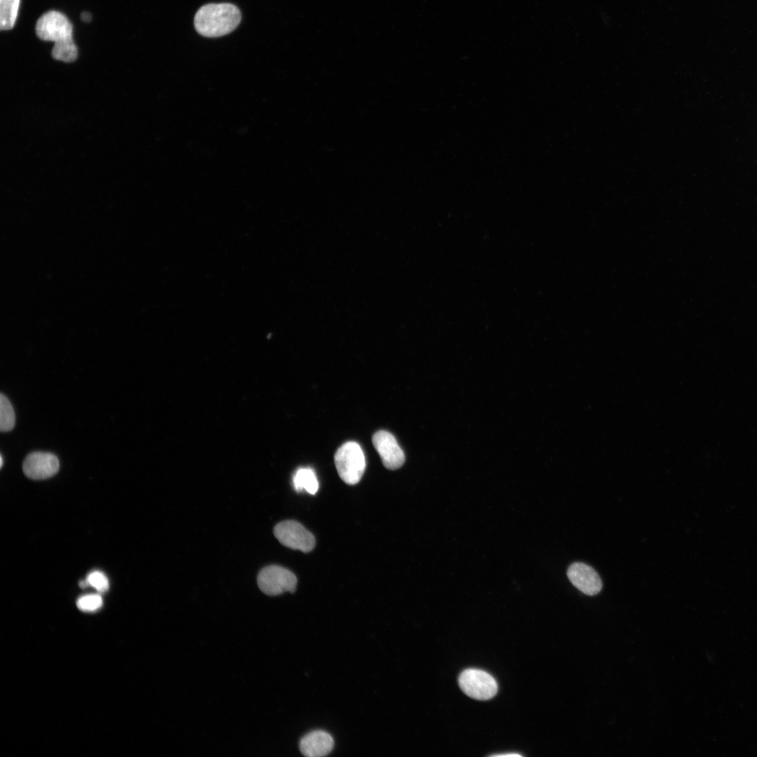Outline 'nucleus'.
<instances>
[{
	"mask_svg": "<svg viewBox=\"0 0 757 757\" xmlns=\"http://www.w3.org/2000/svg\"><path fill=\"white\" fill-rule=\"evenodd\" d=\"M458 683L468 696L480 700L492 698L498 690L495 678L489 673L477 669L464 670L459 676Z\"/></svg>",
	"mask_w": 757,
	"mask_h": 757,
	"instance_id": "obj_4",
	"label": "nucleus"
},
{
	"mask_svg": "<svg viewBox=\"0 0 757 757\" xmlns=\"http://www.w3.org/2000/svg\"><path fill=\"white\" fill-rule=\"evenodd\" d=\"M274 535L283 545L304 552L311 551L315 545L313 534L293 520L278 523L274 528Z\"/></svg>",
	"mask_w": 757,
	"mask_h": 757,
	"instance_id": "obj_6",
	"label": "nucleus"
},
{
	"mask_svg": "<svg viewBox=\"0 0 757 757\" xmlns=\"http://www.w3.org/2000/svg\"><path fill=\"white\" fill-rule=\"evenodd\" d=\"M293 486L296 491H306L310 494H315L319 487L315 472L310 468L298 469L292 479Z\"/></svg>",
	"mask_w": 757,
	"mask_h": 757,
	"instance_id": "obj_11",
	"label": "nucleus"
},
{
	"mask_svg": "<svg viewBox=\"0 0 757 757\" xmlns=\"http://www.w3.org/2000/svg\"><path fill=\"white\" fill-rule=\"evenodd\" d=\"M493 756H498V757L508 756V757H511V756H521V755L519 754V753H512L496 754V755H493Z\"/></svg>",
	"mask_w": 757,
	"mask_h": 757,
	"instance_id": "obj_18",
	"label": "nucleus"
},
{
	"mask_svg": "<svg viewBox=\"0 0 757 757\" xmlns=\"http://www.w3.org/2000/svg\"><path fill=\"white\" fill-rule=\"evenodd\" d=\"M35 31L39 39L55 44L73 40L71 23L63 13L56 11H49L39 17Z\"/></svg>",
	"mask_w": 757,
	"mask_h": 757,
	"instance_id": "obj_3",
	"label": "nucleus"
},
{
	"mask_svg": "<svg viewBox=\"0 0 757 757\" xmlns=\"http://www.w3.org/2000/svg\"><path fill=\"white\" fill-rule=\"evenodd\" d=\"M15 424V416L13 408L8 399L3 394L0 395V430L8 432L13 429Z\"/></svg>",
	"mask_w": 757,
	"mask_h": 757,
	"instance_id": "obj_13",
	"label": "nucleus"
},
{
	"mask_svg": "<svg viewBox=\"0 0 757 757\" xmlns=\"http://www.w3.org/2000/svg\"><path fill=\"white\" fill-rule=\"evenodd\" d=\"M79 585H80V587H82V588H85V587H86L87 586H88L89 585H88V582L87 580H82V581H81V582H79Z\"/></svg>",
	"mask_w": 757,
	"mask_h": 757,
	"instance_id": "obj_19",
	"label": "nucleus"
},
{
	"mask_svg": "<svg viewBox=\"0 0 757 757\" xmlns=\"http://www.w3.org/2000/svg\"><path fill=\"white\" fill-rule=\"evenodd\" d=\"M334 463L339 477L349 485L360 481L366 467L363 451L355 442H346L337 449Z\"/></svg>",
	"mask_w": 757,
	"mask_h": 757,
	"instance_id": "obj_2",
	"label": "nucleus"
},
{
	"mask_svg": "<svg viewBox=\"0 0 757 757\" xmlns=\"http://www.w3.org/2000/svg\"><path fill=\"white\" fill-rule=\"evenodd\" d=\"M334 745L332 737L324 730H314L301 738L299 749L308 757H321L329 754Z\"/></svg>",
	"mask_w": 757,
	"mask_h": 757,
	"instance_id": "obj_10",
	"label": "nucleus"
},
{
	"mask_svg": "<svg viewBox=\"0 0 757 757\" xmlns=\"http://www.w3.org/2000/svg\"><path fill=\"white\" fill-rule=\"evenodd\" d=\"M567 576L571 582L585 594L593 596L601 590L602 581L599 575L586 564H572L567 570Z\"/></svg>",
	"mask_w": 757,
	"mask_h": 757,
	"instance_id": "obj_9",
	"label": "nucleus"
},
{
	"mask_svg": "<svg viewBox=\"0 0 757 757\" xmlns=\"http://www.w3.org/2000/svg\"><path fill=\"white\" fill-rule=\"evenodd\" d=\"M88 585L96 589L100 592H104L109 589V581L107 576L100 571H93L88 574L86 578Z\"/></svg>",
	"mask_w": 757,
	"mask_h": 757,
	"instance_id": "obj_16",
	"label": "nucleus"
},
{
	"mask_svg": "<svg viewBox=\"0 0 757 757\" xmlns=\"http://www.w3.org/2000/svg\"><path fill=\"white\" fill-rule=\"evenodd\" d=\"M372 443L387 469L397 470L404 463V453L395 437L389 432H376L372 437Z\"/></svg>",
	"mask_w": 757,
	"mask_h": 757,
	"instance_id": "obj_7",
	"label": "nucleus"
},
{
	"mask_svg": "<svg viewBox=\"0 0 757 757\" xmlns=\"http://www.w3.org/2000/svg\"><path fill=\"white\" fill-rule=\"evenodd\" d=\"M260 589L267 595L276 596L296 589L297 580L289 570L277 565L264 568L257 577Z\"/></svg>",
	"mask_w": 757,
	"mask_h": 757,
	"instance_id": "obj_5",
	"label": "nucleus"
},
{
	"mask_svg": "<svg viewBox=\"0 0 757 757\" xmlns=\"http://www.w3.org/2000/svg\"><path fill=\"white\" fill-rule=\"evenodd\" d=\"M81 18L83 22H89L91 19L90 13L84 11L81 14Z\"/></svg>",
	"mask_w": 757,
	"mask_h": 757,
	"instance_id": "obj_17",
	"label": "nucleus"
},
{
	"mask_svg": "<svg viewBox=\"0 0 757 757\" xmlns=\"http://www.w3.org/2000/svg\"><path fill=\"white\" fill-rule=\"evenodd\" d=\"M76 605L83 611H95L102 606V599L99 594H87L79 597Z\"/></svg>",
	"mask_w": 757,
	"mask_h": 757,
	"instance_id": "obj_15",
	"label": "nucleus"
},
{
	"mask_svg": "<svg viewBox=\"0 0 757 757\" xmlns=\"http://www.w3.org/2000/svg\"><path fill=\"white\" fill-rule=\"evenodd\" d=\"M240 19V12L233 4H209L200 8L196 13L194 26L203 36L219 37L233 32Z\"/></svg>",
	"mask_w": 757,
	"mask_h": 757,
	"instance_id": "obj_1",
	"label": "nucleus"
},
{
	"mask_svg": "<svg viewBox=\"0 0 757 757\" xmlns=\"http://www.w3.org/2000/svg\"><path fill=\"white\" fill-rule=\"evenodd\" d=\"M0 461H1V464H0V466H1V467H2V465H3V458H2V456H1V459H0Z\"/></svg>",
	"mask_w": 757,
	"mask_h": 757,
	"instance_id": "obj_20",
	"label": "nucleus"
},
{
	"mask_svg": "<svg viewBox=\"0 0 757 757\" xmlns=\"http://www.w3.org/2000/svg\"><path fill=\"white\" fill-rule=\"evenodd\" d=\"M20 0H0V28L8 30L17 19Z\"/></svg>",
	"mask_w": 757,
	"mask_h": 757,
	"instance_id": "obj_12",
	"label": "nucleus"
},
{
	"mask_svg": "<svg viewBox=\"0 0 757 757\" xmlns=\"http://www.w3.org/2000/svg\"><path fill=\"white\" fill-rule=\"evenodd\" d=\"M54 59L65 62L74 61L78 55V49L73 41L54 44L52 52Z\"/></svg>",
	"mask_w": 757,
	"mask_h": 757,
	"instance_id": "obj_14",
	"label": "nucleus"
},
{
	"mask_svg": "<svg viewBox=\"0 0 757 757\" xmlns=\"http://www.w3.org/2000/svg\"><path fill=\"white\" fill-rule=\"evenodd\" d=\"M57 457L51 453L34 451L28 454L24 460L22 470L25 475L32 479H44L53 477L59 470Z\"/></svg>",
	"mask_w": 757,
	"mask_h": 757,
	"instance_id": "obj_8",
	"label": "nucleus"
}]
</instances>
